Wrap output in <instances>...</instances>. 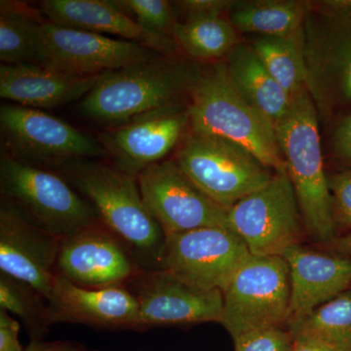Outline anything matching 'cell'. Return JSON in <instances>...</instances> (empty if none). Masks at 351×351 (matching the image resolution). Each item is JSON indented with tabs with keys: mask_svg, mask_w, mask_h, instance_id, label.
<instances>
[{
	"mask_svg": "<svg viewBox=\"0 0 351 351\" xmlns=\"http://www.w3.org/2000/svg\"><path fill=\"white\" fill-rule=\"evenodd\" d=\"M25 351H86L82 346L69 341H32L31 345Z\"/></svg>",
	"mask_w": 351,
	"mask_h": 351,
	"instance_id": "d590c367",
	"label": "cell"
},
{
	"mask_svg": "<svg viewBox=\"0 0 351 351\" xmlns=\"http://www.w3.org/2000/svg\"><path fill=\"white\" fill-rule=\"evenodd\" d=\"M311 10L334 16V17L351 18V0H328L311 2Z\"/></svg>",
	"mask_w": 351,
	"mask_h": 351,
	"instance_id": "e575fe53",
	"label": "cell"
},
{
	"mask_svg": "<svg viewBox=\"0 0 351 351\" xmlns=\"http://www.w3.org/2000/svg\"><path fill=\"white\" fill-rule=\"evenodd\" d=\"M3 152L22 162L45 169L108 156L100 141L36 108H0Z\"/></svg>",
	"mask_w": 351,
	"mask_h": 351,
	"instance_id": "ba28073f",
	"label": "cell"
},
{
	"mask_svg": "<svg viewBox=\"0 0 351 351\" xmlns=\"http://www.w3.org/2000/svg\"><path fill=\"white\" fill-rule=\"evenodd\" d=\"M189 108V131L230 141L274 172L287 171L274 126L237 91L225 61L203 64Z\"/></svg>",
	"mask_w": 351,
	"mask_h": 351,
	"instance_id": "277c9868",
	"label": "cell"
},
{
	"mask_svg": "<svg viewBox=\"0 0 351 351\" xmlns=\"http://www.w3.org/2000/svg\"><path fill=\"white\" fill-rule=\"evenodd\" d=\"M225 63L237 91L276 128L290 108L292 99L270 75L250 44L235 46Z\"/></svg>",
	"mask_w": 351,
	"mask_h": 351,
	"instance_id": "7402d4cb",
	"label": "cell"
},
{
	"mask_svg": "<svg viewBox=\"0 0 351 351\" xmlns=\"http://www.w3.org/2000/svg\"><path fill=\"white\" fill-rule=\"evenodd\" d=\"M38 10L52 24L69 29L117 36L145 46L163 56H176L174 39L159 36L141 27L128 14L108 0H43Z\"/></svg>",
	"mask_w": 351,
	"mask_h": 351,
	"instance_id": "d6986e66",
	"label": "cell"
},
{
	"mask_svg": "<svg viewBox=\"0 0 351 351\" xmlns=\"http://www.w3.org/2000/svg\"><path fill=\"white\" fill-rule=\"evenodd\" d=\"M0 308L22 319L32 341L43 338L51 326L47 299L29 284L3 272H0Z\"/></svg>",
	"mask_w": 351,
	"mask_h": 351,
	"instance_id": "83f0119b",
	"label": "cell"
},
{
	"mask_svg": "<svg viewBox=\"0 0 351 351\" xmlns=\"http://www.w3.org/2000/svg\"><path fill=\"white\" fill-rule=\"evenodd\" d=\"M135 258L103 225L61 239L57 274L88 289L125 285L141 267Z\"/></svg>",
	"mask_w": 351,
	"mask_h": 351,
	"instance_id": "2e32d148",
	"label": "cell"
},
{
	"mask_svg": "<svg viewBox=\"0 0 351 351\" xmlns=\"http://www.w3.org/2000/svg\"><path fill=\"white\" fill-rule=\"evenodd\" d=\"M91 205L101 225L145 269H160L166 235L145 206L137 178L94 159L57 169Z\"/></svg>",
	"mask_w": 351,
	"mask_h": 351,
	"instance_id": "7a4b0ae2",
	"label": "cell"
},
{
	"mask_svg": "<svg viewBox=\"0 0 351 351\" xmlns=\"http://www.w3.org/2000/svg\"><path fill=\"white\" fill-rule=\"evenodd\" d=\"M274 130L304 228L314 240L334 241L337 225L323 165L318 110L307 89L292 99Z\"/></svg>",
	"mask_w": 351,
	"mask_h": 351,
	"instance_id": "3957f363",
	"label": "cell"
},
{
	"mask_svg": "<svg viewBox=\"0 0 351 351\" xmlns=\"http://www.w3.org/2000/svg\"><path fill=\"white\" fill-rule=\"evenodd\" d=\"M178 15L182 19L206 16H223L228 12L233 1L230 0H180L173 2Z\"/></svg>",
	"mask_w": 351,
	"mask_h": 351,
	"instance_id": "1f68e13d",
	"label": "cell"
},
{
	"mask_svg": "<svg viewBox=\"0 0 351 351\" xmlns=\"http://www.w3.org/2000/svg\"><path fill=\"white\" fill-rule=\"evenodd\" d=\"M282 257L290 274L288 322L331 301L351 285L350 258L327 255L301 244L289 248Z\"/></svg>",
	"mask_w": 351,
	"mask_h": 351,
	"instance_id": "ffe728a7",
	"label": "cell"
},
{
	"mask_svg": "<svg viewBox=\"0 0 351 351\" xmlns=\"http://www.w3.org/2000/svg\"><path fill=\"white\" fill-rule=\"evenodd\" d=\"M203 64L160 56L103 73L80 100L83 117L107 127L117 126L160 108L189 105Z\"/></svg>",
	"mask_w": 351,
	"mask_h": 351,
	"instance_id": "6da1fadb",
	"label": "cell"
},
{
	"mask_svg": "<svg viewBox=\"0 0 351 351\" xmlns=\"http://www.w3.org/2000/svg\"><path fill=\"white\" fill-rule=\"evenodd\" d=\"M328 177L337 226L351 228V170L332 173Z\"/></svg>",
	"mask_w": 351,
	"mask_h": 351,
	"instance_id": "4dcf8cb0",
	"label": "cell"
},
{
	"mask_svg": "<svg viewBox=\"0 0 351 351\" xmlns=\"http://www.w3.org/2000/svg\"><path fill=\"white\" fill-rule=\"evenodd\" d=\"M228 221L252 256L282 257L301 243L304 221L287 171L274 173L269 184L230 208Z\"/></svg>",
	"mask_w": 351,
	"mask_h": 351,
	"instance_id": "9c48e42d",
	"label": "cell"
},
{
	"mask_svg": "<svg viewBox=\"0 0 351 351\" xmlns=\"http://www.w3.org/2000/svg\"><path fill=\"white\" fill-rule=\"evenodd\" d=\"M332 147L335 154L351 165V114L346 117L337 126Z\"/></svg>",
	"mask_w": 351,
	"mask_h": 351,
	"instance_id": "836d02e7",
	"label": "cell"
},
{
	"mask_svg": "<svg viewBox=\"0 0 351 351\" xmlns=\"http://www.w3.org/2000/svg\"><path fill=\"white\" fill-rule=\"evenodd\" d=\"M20 324L0 308V351H25L19 341Z\"/></svg>",
	"mask_w": 351,
	"mask_h": 351,
	"instance_id": "d6a6232c",
	"label": "cell"
},
{
	"mask_svg": "<svg viewBox=\"0 0 351 351\" xmlns=\"http://www.w3.org/2000/svg\"><path fill=\"white\" fill-rule=\"evenodd\" d=\"M291 284L281 256H250L223 292L221 324L232 339L267 328L287 326Z\"/></svg>",
	"mask_w": 351,
	"mask_h": 351,
	"instance_id": "52a82bcc",
	"label": "cell"
},
{
	"mask_svg": "<svg viewBox=\"0 0 351 351\" xmlns=\"http://www.w3.org/2000/svg\"><path fill=\"white\" fill-rule=\"evenodd\" d=\"M137 181L145 206L165 235L201 228L230 230L228 209L197 188L174 159L147 168Z\"/></svg>",
	"mask_w": 351,
	"mask_h": 351,
	"instance_id": "4fadbf2b",
	"label": "cell"
},
{
	"mask_svg": "<svg viewBox=\"0 0 351 351\" xmlns=\"http://www.w3.org/2000/svg\"><path fill=\"white\" fill-rule=\"evenodd\" d=\"M335 250L343 255H351V232L332 242Z\"/></svg>",
	"mask_w": 351,
	"mask_h": 351,
	"instance_id": "74e56055",
	"label": "cell"
},
{
	"mask_svg": "<svg viewBox=\"0 0 351 351\" xmlns=\"http://www.w3.org/2000/svg\"><path fill=\"white\" fill-rule=\"evenodd\" d=\"M304 61L307 91L322 117L351 108V18L309 11Z\"/></svg>",
	"mask_w": 351,
	"mask_h": 351,
	"instance_id": "30bf717a",
	"label": "cell"
},
{
	"mask_svg": "<svg viewBox=\"0 0 351 351\" xmlns=\"http://www.w3.org/2000/svg\"><path fill=\"white\" fill-rule=\"evenodd\" d=\"M61 239L0 202V272L29 284L48 299L57 277Z\"/></svg>",
	"mask_w": 351,
	"mask_h": 351,
	"instance_id": "e0dca14e",
	"label": "cell"
},
{
	"mask_svg": "<svg viewBox=\"0 0 351 351\" xmlns=\"http://www.w3.org/2000/svg\"><path fill=\"white\" fill-rule=\"evenodd\" d=\"M174 160L208 197L228 210L269 184L276 173L242 145L191 131Z\"/></svg>",
	"mask_w": 351,
	"mask_h": 351,
	"instance_id": "8992f818",
	"label": "cell"
},
{
	"mask_svg": "<svg viewBox=\"0 0 351 351\" xmlns=\"http://www.w3.org/2000/svg\"><path fill=\"white\" fill-rule=\"evenodd\" d=\"M114 2L147 31L174 39L180 18L173 2L167 0H117Z\"/></svg>",
	"mask_w": 351,
	"mask_h": 351,
	"instance_id": "f1b7e54d",
	"label": "cell"
},
{
	"mask_svg": "<svg viewBox=\"0 0 351 351\" xmlns=\"http://www.w3.org/2000/svg\"><path fill=\"white\" fill-rule=\"evenodd\" d=\"M191 125L189 105L154 110L99 134L113 165L127 174H138L166 157L182 143Z\"/></svg>",
	"mask_w": 351,
	"mask_h": 351,
	"instance_id": "9a60e30c",
	"label": "cell"
},
{
	"mask_svg": "<svg viewBox=\"0 0 351 351\" xmlns=\"http://www.w3.org/2000/svg\"><path fill=\"white\" fill-rule=\"evenodd\" d=\"M43 20L39 10L27 3L1 1L0 60L4 64H34L39 25Z\"/></svg>",
	"mask_w": 351,
	"mask_h": 351,
	"instance_id": "484cf974",
	"label": "cell"
},
{
	"mask_svg": "<svg viewBox=\"0 0 351 351\" xmlns=\"http://www.w3.org/2000/svg\"><path fill=\"white\" fill-rule=\"evenodd\" d=\"M251 254L228 228H201L166 235L160 269L206 290L228 287Z\"/></svg>",
	"mask_w": 351,
	"mask_h": 351,
	"instance_id": "7c38bea8",
	"label": "cell"
},
{
	"mask_svg": "<svg viewBox=\"0 0 351 351\" xmlns=\"http://www.w3.org/2000/svg\"><path fill=\"white\" fill-rule=\"evenodd\" d=\"M101 75H71L36 64H2L0 96L14 105L50 110L82 100Z\"/></svg>",
	"mask_w": 351,
	"mask_h": 351,
	"instance_id": "44dd1931",
	"label": "cell"
},
{
	"mask_svg": "<svg viewBox=\"0 0 351 351\" xmlns=\"http://www.w3.org/2000/svg\"><path fill=\"white\" fill-rule=\"evenodd\" d=\"M125 286L138 302V329L221 322V291L196 287L167 270L138 269Z\"/></svg>",
	"mask_w": 351,
	"mask_h": 351,
	"instance_id": "5bb4252c",
	"label": "cell"
},
{
	"mask_svg": "<svg viewBox=\"0 0 351 351\" xmlns=\"http://www.w3.org/2000/svg\"><path fill=\"white\" fill-rule=\"evenodd\" d=\"M311 2L297 0L233 1L228 20L237 32L290 38L304 31Z\"/></svg>",
	"mask_w": 351,
	"mask_h": 351,
	"instance_id": "603a6c76",
	"label": "cell"
},
{
	"mask_svg": "<svg viewBox=\"0 0 351 351\" xmlns=\"http://www.w3.org/2000/svg\"><path fill=\"white\" fill-rule=\"evenodd\" d=\"M230 20L223 16L180 20L174 40L179 49L195 62H219L239 45V34Z\"/></svg>",
	"mask_w": 351,
	"mask_h": 351,
	"instance_id": "cb8c5ba5",
	"label": "cell"
},
{
	"mask_svg": "<svg viewBox=\"0 0 351 351\" xmlns=\"http://www.w3.org/2000/svg\"><path fill=\"white\" fill-rule=\"evenodd\" d=\"M160 56L140 44L52 24L39 25L34 64L77 76L100 75Z\"/></svg>",
	"mask_w": 351,
	"mask_h": 351,
	"instance_id": "8fae6325",
	"label": "cell"
},
{
	"mask_svg": "<svg viewBox=\"0 0 351 351\" xmlns=\"http://www.w3.org/2000/svg\"><path fill=\"white\" fill-rule=\"evenodd\" d=\"M0 193L1 200L27 221L61 239L101 225L91 205L63 176L22 162L3 151Z\"/></svg>",
	"mask_w": 351,
	"mask_h": 351,
	"instance_id": "5b68a950",
	"label": "cell"
},
{
	"mask_svg": "<svg viewBox=\"0 0 351 351\" xmlns=\"http://www.w3.org/2000/svg\"><path fill=\"white\" fill-rule=\"evenodd\" d=\"M47 301L51 325L75 323L110 329H138V302L125 285L83 288L57 274Z\"/></svg>",
	"mask_w": 351,
	"mask_h": 351,
	"instance_id": "ac0fdd59",
	"label": "cell"
},
{
	"mask_svg": "<svg viewBox=\"0 0 351 351\" xmlns=\"http://www.w3.org/2000/svg\"><path fill=\"white\" fill-rule=\"evenodd\" d=\"M235 351H291L293 335L281 327L267 328L233 339Z\"/></svg>",
	"mask_w": 351,
	"mask_h": 351,
	"instance_id": "f546056e",
	"label": "cell"
},
{
	"mask_svg": "<svg viewBox=\"0 0 351 351\" xmlns=\"http://www.w3.org/2000/svg\"><path fill=\"white\" fill-rule=\"evenodd\" d=\"M293 337L319 341L337 351H351V290L289 321Z\"/></svg>",
	"mask_w": 351,
	"mask_h": 351,
	"instance_id": "d4e9b609",
	"label": "cell"
},
{
	"mask_svg": "<svg viewBox=\"0 0 351 351\" xmlns=\"http://www.w3.org/2000/svg\"><path fill=\"white\" fill-rule=\"evenodd\" d=\"M293 338H294V343L291 351H337L316 339L306 338V337H293Z\"/></svg>",
	"mask_w": 351,
	"mask_h": 351,
	"instance_id": "8d00e7d4",
	"label": "cell"
},
{
	"mask_svg": "<svg viewBox=\"0 0 351 351\" xmlns=\"http://www.w3.org/2000/svg\"><path fill=\"white\" fill-rule=\"evenodd\" d=\"M250 45L270 75L291 99L307 89L304 31L290 38L258 36Z\"/></svg>",
	"mask_w": 351,
	"mask_h": 351,
	"instance_id": "4316f807",
	"label": "cell"
}]
</instances>
